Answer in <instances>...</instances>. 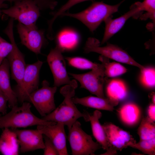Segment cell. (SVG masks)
<instances>
[{"mask_svg":"<svg viewBox=\"0 0 155 155\" xmlns=\"http://www.w3.org/2000/svg\"><path fill=\"white\" fill-rule=\"evenodd\" d=\"M42 87L29 96L27 101L32 103L42 117L49 114L56 108L54 95L57 87H51L46 80L43 81Z\"/></svg>","mask_w":155,"mask_h":155,"instance_id":"obj_10","label":"cell"},{"mask_svg":"<svg viewBox=\"0 0 155 155\" xmlns=\"http://www.w3.org/2000/svg\"><path fill=\"white\" fill-rule=\"evenodd\" d=\"M40 10L33 0H22L14 3L13 6L3 9L1 11L25 26L35 27L36 26V22L40 16Z\"/></svg>","mask_w":155,"mask_h":155,"instance_id":"obj_6","label":"cell"},{"mask_svg":"<svg viewBox=\"0 0 155 155\" xmlns=\"http://www.w3.org/2000/svg\"><path fill=\"white\" fill-rule=\"evenodd\" d=\"M110 148L103 155H115L117 151L123 149L136 142L133 136L128 132L111 123L102 125Z\"/></svg>","mask_w":155,"mask_h":155,"instance_id":"obj_11","label":"cell"},{"mask_svg":"<svg viewBox=\"0 0 155 155\" xmlns=\"http://www.w3.org/2000/svg\"><path fill=\"white\" fill-rule=\"evenodd\" d=\"M10 70L9 63L6 58L0 65V90L7 98L9 106L11 108L17 105L18 101L11 86Z\"/></svg>","mask_w":155,"mask_h":155,"instance_id":"obj_17","label":"cell"},{"mask_svg":"<svg viewBox=\"0 0 155 155\" xmlns=\"http://www.w3.org/2000/svg\"><path fill=\"white\" fill-rule=\"evenodd\" d=\"M140 12L139 9L133 4L131 6L130 10L121 16L112 19L111 16L106 19L104 21L105 28L101 44H104L119 31L129 18Z\"/></svg>","mask_w":155,"mask_h":155,"instance_id":"obj_16","label":"cell"},{"mask_svg":"<svg viewBox=\"0 0 155 155\" xmlns=\"http://www.w3.org/2000/svg\"><path fill=\"white\" fill-rule=\"evenodd\" d=\"M69 74L79 82L81 88L86 89L97 96L106 98L103 90L105 76L104 70H92L82 74L69 73Z\"/></svg>","mask_w":155,"mask_h":155,"instance_id":"obj_12","label":"cell"},{"mask_svg":"<svg viewBox=\"0 0 155 155\" xmlns=\"http://www.w3.org/2000/svg\"><path fill=\"white\" fill-rule=\"evenodd\" d=\"M88 116L89 121L90 123L93 136L102 148L104 150L108 151L110 146L103 127L99 121L102 116L101 113L96 110L91 115L89 113Z\"/></svg>","mask_w":155,"mask_h":155,"instance_id":"obj_20","label":"cell"},{"mask_svg":"<svg viewBox=\"0 0 155 155\" xmlns=\"http://www.w3.org/2000/svg\"><path fill=\"white\" fill-rule=\"evenodd\" d=\"M17 28L21 43L35 54H40L46 42L44 31L37 26H28L19 22Z\"/></svg>","mask_w":155,"mask_h":155,"instance_id":"obj_13","label":"cell"},{"mask_svg":"<svg viewBox=\"0 0 155 155\" xmlns=\"http://www.w3.org/2000/svg\"><path fill=\"white\" fill-rule=\"evenodd\" d=\"M99 60L104 67L105 76L108 77H113L120 75L126 73L127 69L120 63L115 62L110 63L108 58L101 55Z\"/></svg>","mask_w":155,"mask_h":155,"instance_id":"obj_25","label":"cell"},{"mask_svg":"<svg viewBox=\"0 0 155 155\" xmlns=\"http://www.w3.org/2000/svg\"><path fill=\"white\" fill-rule=\"evenodd\" d=\"M148 117L154 121H155V105L152 104L149 106L148 111Z\"/></svg>","mask_w":155,"mask_h":155,"instance_id":"obj_34","label":"cell"},{"mask_svg":"<svg viewBox=\"0 0 155 155\" xmlns=\"http://www.w3.org/2000/svg\"><path fill=\"white\" fill-rule=\"evenodd\" d=\"M140 81L142 84L148 88H153L155 85V69L153 67H146L140 70Z\"/></svg>","mask_w":155,"mask_h":155,"instance_id":"obj_27","label":"cell"},{"mask_svg":"<svg viewBox=\"0 0 155 155\" xmlns=\"http://www.w3.org/2000/svg\"><path fill=\"white\" fill-rule=\"evenodd\" d=\"M106 92L108 98L119 101L126 97L128 91L126 85L122 80L114 79L108 82Z\"/></svg>","mask_w":155,"mask_h":155,"instance_id":"obj_22","label":"cell"},{"mask_svg":"<svg viewBox=\"0 0 155 155\" xmlns=\"http://www.w3.org/2000/svg\"><path fill=\"white\" fill-rule=\"evenodd\" d=\"M14 19H10L7 26L3 31L12 45V49L6 57L9 65L12 79L19 85L23 78L26 67L24 56L20 51L16 42L13 34Z\"/></svg>","mask_w":155,"mask_h":155,"instance_id":"obj_8","label":"cell"},{"mask_svg":"<svg viewBox=\"0 0 155 155\" xmlns=\"http://www.w3.org/2000/svg\"><path fill=\"white\" fill-rule=\"evenodd\" d=\"M154 121L148 117H143L137 130L140 140H148L155 138Z\"/></svg>","mask_w":155,"mask_h":155,"instance_id":"obj_26","label":"cell"},{"mask_svg":"<svg viewBox=\"0 0 155 155\" xmlns=\"http://www.w3.org/2000/svg\"><path fill=\"white\" fill-rule=\"evenodd\" d=\"M7 102V98L2 94L0 96V113L4 115L6 113Z\"/></svg>","mask_w":155,"mask_h":155,"instance_id":"obj_33","label":"cell"},{"mask_svg":"<svg viewBox=\"0 0 155 155\" xmlns=\"http://www.w3.org/2000/svg\"><path fill=\"white\" fill-rule=\"evenodd\" d=\"M43 136L44 140V147L43 154L44 155H58L59 152L56 147L52 141L45 135Z\"/></svg>","mask_w":155,"mask_h":155,"instance_id":"obj_31","label":"cell"},{"mask_svg":"<svg viewBox=\"0 0 155 155\" xmlns=\"http://www.w3.org/2000/svg\"><path fill=\"white\" fill-rule=\"evenodd\" d=\"M67 137L73 155H94L102 148L97 142L82 129L80 123L76 121L69 129Z\"/></svg>","mask_w":155,"mask_h":155,"instance_id":"obj_4","label":"cell"},{"mask_svg":"<svg viewBox=\"0 0 155 155\" xmlns=\"http://www.w3.org/2000/svg\"><path fill=\"white\" fill-rule=\"evenodd\" d=\"M117 111L122 122L129 126H133L136 124L141 117L140 108L133 103L128 102L124 104Z\"/></svg>","mask_w":155,"mask_h":155,"instance_id":"obj_21","label":"cell"},{"mask_svg":"<svg viewBox=\"0 0 155 155\" xmlns=\"http://www.w3.org/2000/svg\"><path fill=\"white\" fill-rule=\"evenodd\" d=\"M22 105H16L11 111L2 116H0V129L26 127L35 125H54L57 122L45 120L36 116L31 112L30 102L25 101Z\"/></svg>","mask_w":155,"mask_h":155,"instance_id":"obj_2","label":"cell"},{"mask_svg":"<svg viewBox=\"0 0 155 155\" xmlns=\"http://www.w3.org/2000/svg\"><path fill=\"white\" fill-rule=\"evenodd\" d=\"M63 49L56 46L50 51L47 61L54 79L53 86L59 87L68 85L75 89L78 84L75 80H71L67 72L66 63L62 55Z\"/></svg>","mask_w":155,"mask_h":155,"instance_id":"obj_9","label":"cell"},{"mask_svg":"<svg viewBox=\"0 0 155 155\" xmlns=\"http://www.w3.org/2000/svg\"><path fill=\"white\" fill-rule=\"evenodd\" d=\"M3 129L0 136V152L3 155H18L19 144L16 134L9 128Z\"/></svg>","mask_w":155,"mask_h":155,"instance_id":"obj_19","label":"cell"},{"mask_svg":"<svg viewBox=\"0 0 155 155\" xmlns=\"http://www.w3.org/2000/svg\"><path fill=\"white\" fill-rule=\"evenodd\" d=\"M64 125L62 123H57L53 125H39L37 127V129L53 143L59 155H68Z\"/></svg>","mask_w":155,"mask_h":155,"instance_id":"obj_15","label":"cell"},{"mask_svg":"<svg viewBox=\"0 0 155 155\" xmlns=\"http://www.w3.org/2000/svg\"><path fill=\"white\" fill-rule=\"evenodd\" d=\"M75 89L68 85L62 87L60 92L64 97L63 100L54 111L42 119L46 121L62 123L67 126L68 129L80 117H83L86 121H89V113L86 111L81 112L72 101Z\"/></svg>","mask_w":155,"mask_h":155,"instance_id":"obj_1","label":"cell"},{"mask_svg":"<svg viewBox=\"0 0 155 155\" xmlns=\"http://www.w3.org/2000/svg\"><path fill=\"white\" fill-rule=\"evenodd\" d=\"M65 59L70 66L77 69L94 70H104V65L102 63L101 64L95 63L86 58L78 57H67Z\"/></svg>","mask_w":155,"mask_h":155,"instance_id":"obj_23","label":"cell"},{"mask_svg":"<svg viewBox=\"0 0 155 155\" xmlns=\"http://www.w3.org/2000/svg\"><path fill=\"white\" fill-rule=\"evenodd\" d=\"M84 50L86 53H96L108 59L136 67L140 70L145 67L136 62L127 52L118 46L107 43L105 46H101L100 41L94 38L88 39Z\"/></svg>","mask_w":155,"mask_h":155,"instance_id":"obj_5","label":"cell"},{"mask_svg":"<svg viewBox=\"0 0 155 155\" xmlns=\"http://www.w3.org/2000/svg\"><path fill=\"white\" fill-rule=\"evenodd\" d=\"M43 62L39 60L31 64H26L23 78L19 85L13 89L18 101H27L29 95L38 89L39 73Z\"/></svg>","mask_w":155,"mask_h":155,"instance_id":"obj_7","label":"cell"},{"mask_svg":"<svg viewBox=\"0 0 155 155\" xmlns=\"http://www.w3.org/2000/svg\"><path fill=\"white\" fill-rule=\"evenodd\" d=\"M134 4L140 10V12L133 17L137 18L139 15L145 12V13L139 17L142 20H146L150 18L155 24V0H144L142 2L137 1Z\"/></svg>","mask_w":155,"mask_h":155,"instance_id":"obj_24","label":"cell"},{"mask_svg":"<svg viewBox=\"0 0 155 155\" xmlns=\"http://www.w3.org/2000/svg\"><path fill=\"white\" fill-rule=\"evenodd\" d=\"M8 5L7 4H5L4 3L2 4H0V9L1 8H5L6 9L8 7Z\"/></svg>","mask_w":155,"mask_h":155,"instance_id":"obj_36","label":"cell"},{"mask_svg":"<svg viewBox=\"0 0 155 155\" xmlns=\"http://www.w3.org/2000/svg\"><path fill=\"white\" fill-rule=\"evenodd\" d=\"M88 0H68L57 11L52 13V17L48 22V26L52 27L55 20L65 11L74 5L80 3Z\"/></svg>","mask_w":155,"mask_h":155,"instance_id":"obj_29","label":"cell"},{"mask_svg":"<svg viewBox=\"0 0 155 155\" xmlns=\"http://www.w3.org/2000/svg\"><path fill=\"white\" fill-rule=\"evenodd\" d=\"M125 0L114 5L107 4L102 1L93 2L88 7L81 12L76 13L65 12L61 16L79 20L93 32L103 21L118 11L119 7Z\"/></svg>","mask_w":155,"mask_h":155,"instance_id":"obj_3","label":"cell"},{"mask_svg":"<svg viewBox=\"0 0 155 155\" xmlns=\"http://www.w3.org/2000/svg\"><path fill=\"white\" fill-rule=\"evenodd\" d=\"M12 130L16 135L21 152L44 148L43 135L37 129L19 130L16 128Z\"/></svg>","mask_w":155,"mask_h":155,"instance_id":"obj_14","label":"cell"},{"mask_svg":"<svg viewBox=\"0 0 155 155\" xmlns=\"http://www.w3.org/2000/svg\"></svg>","mask_w":155,"mask_h":155,"instance_id":"obj_39","label":"cell"},{"mask_svg":"<svg viewBox=\"0 0 155 155\" xmlns=\"http://www.w3.org/2000/svg\"><path fill=\"white\" fill-rule=\"evenodd\" d=\"M40 10L53 9L57 5L56 0H33Z\"/></svg>","mask_w":155,"mask_h":155,"instance_id":"obj_32","label":"cell"},{"mask_svg":"<svg viewBox=\"0 0 155 155\" xmlns=\"http://www.w3.org/2000/svg\"><path fill=\"white\" fill-rule=\"evenodd\" d=\"M149 155L155 154V138L150 140H140L129 146Z\"/></svg>","mask_w":155,"mask_h":155,"instance_id":"obj_28","label":"cell"},{"mask_svg":"<svg viewBox=\"0 0 155 155\" xmlns=\"http://www.w3.org/2000/svg\"><path fill=\"white\" fill-rule=\"evenodd\" d=\"M1 13H2L1 10L0 9V15H1Z\"/></svg>","mask_w":155,"mask_h":155,"instance_id":"obj_38","label":"cell"},{"mask_svg":"<svg viewBox=\"0 0 155 155\" xmlns=\"http://www.w3.org/2000/svg\"><path fill=\"white\" fill-rule=\"evenodd\" d=\"M21 0H0V4L3 3L5 1H9L10 2H13L14 3Z\"/></svg>","mask_w":155,"mask_h":155,"instance_id":"obj_35","label":"cell"},{"mask_svg":"<svg viewBox=\"0 0 155 155\" xmlns=\"http://www.w3.org/2000/svg\"><path fill=\"white\" fill-rule=\"evenodd\" d=\"M13 46L9 43L0 36V65L11 51Z\"/></svg>","mask_w":155,"mask_h":155,"instance_id":"obj_30","label":"cell"},{"mask_svg":"<svg viewBox=\"0 0 155 155\" xmlns=\"http://www.w3.org/2000/svg\"><path fill=\"white\" fill-rule=\"evenodd\" d=\"M152 101L153 103V104H154L155 103V93H154L152 95Z\"/></svg>","mask_w":155,"mask_h":155,"instance_id":"obj_37","label":"cell"},{"mask_svg":"<svg viewBox=\"0 0 155 155\" xmlns=\"http://www.w3.org/2000/svg\"><path fill=\"white\" fill-rule=\"evenodd\" d=\"M72 100L75 104L99 110L113 111L115 106L117 105L118 101L109 98H102L89 96L79 98L73 97Z\"/></svg>","mask_w":155,"mask_h":155,"instance_id":"obj_18","label":"cell"}]
</instances>
